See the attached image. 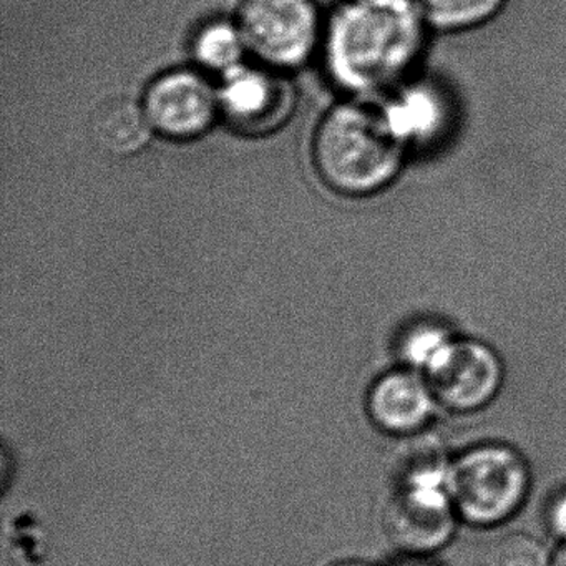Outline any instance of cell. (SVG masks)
<instances>
[{"mask_svg":"<svg viewBox=\"0 0 566 566\" xmlns=\"http://www.w3.org/2000/svg\"><path fill=\"white\" fill-rule=\"evenodd\" d=\"M392 566H440L432 555H402Z\"/></svg>","mask_w":566,"mask_h":566,"instance_id":"2e32d148","label":"cell"},{"mask_svg":"<svg viewBox=\"0 0 566 566\" xmlns=\"http://www.w3.org/2000/svg\"><path fill=\"white\" fill-rule=\"evenodd\" d=\"M453 337L455 334L433 321H422L407 327L397 344L400 366L409 367L426 376L446 353Z\"/></svg>","mask_w":566,"mask_h":566,"instance_id":"7c38bea8","label":"cell"},{"mask_svg":"<svg viewBox=\"0 0 566 566\" xmlns=\"http://www.w3.org/2000/svg\"><path fill=\"white\" fill-rule=\"evenodd\" d=\"M459 523L449 482L396 480L384 528L402 555L433 556L453 538Z\"/></svg>","mask_w":566,"mask_h":566,"instance_id":"5b68a950","label":"cell"},{"mask_svg":"<svg viewBox=\"0 0 566 566\" xmlns=\"http://www.w3.org/2000/svg\"><path fill=\"white\" fill-rule=\"evenodd\" d=\"M552 566H566V545H559L556 553H553Z\"/></svg>","mask_w":566,"mask_h":566,"instance_id":"e0dca14e","label":"cell"},{"mask_svg":"<svg viewBox=\"0 0 566 566\" xmlns=\"http://www.w3.org/2000/svg\"><path fill=\"white\" fill-rule=\"evenodd\" d=\"M543 522L549 536L559 545H566V486L556 489L549 496L543 512Z\"/></svg>","mask_w":566,"mask_h":566,"instance_id":"9a60e30c","label":"cell"},{"mask_svg":"<svg viewBox=\"0 0 566 566\" xmlns=\"http://www.w3.org/2000/svg\"><path fill=\"white\" fill-rule=\"evenodd\" d=\"M409 138L386 105H340L324 117L314 138V164L334 190L364 197L399 177Z\"/></svg>","mask_w":566,"mask_h":566,"instance_id":"7a4b0ae2","label":"cell"},{"mask_svg":"<svg viewBox=\"0 0 566 566\" xmlns=\"http://www.w3.org/2000/svg\"><path fill=\"white\" fill-rule=\"evenodd\" d=\"M430 29L462 32L495 19L509 0H416Z\"/></svg>","mask_w":566,"mask_h":566,"instance_id":"8fae6325","label":"cell"},{"mask_svg":"<svg viewBox=\"0 0 566 566\" xmlns=\"http://www.w3.org/2000/svg\"><path fill=\"white\" fill-rule=\"evenodd\" d=\"M150 127L145 108L125 97L102 102L91 122L95 144L114 155L142 150L150 138Z\"/></svg>","mask_w":566,"mask_h":566,"instance_id":"30bf717a","label":"cell"},{"mask_svg":"<svg viewBox=\"0 0 566 566\" xmlns=\"http://www.w3.org/2000/svg\"><path fill=\"white\" fill-rule=\"evenodd\" d=\"M220 107L240 130L264 132L276 128L290 115L293 94L276 75L237 67L228 72Z\"/></svg>","mask_w":566,"mask_h":566,"instance_id":"9c48e42d","label":"cell"},{"mask_svg":"<svg viewBox=\"0 0 566 566\" xmlns=\"http://www.w3.org/2000/svg\"><path fill=\"white\" fill-rule=\"evenodd\" d=\"M437 410L439 403L429 380L409 367L387 370L367 394V413L374 426L399 439L427 432Z\"/></svg>","mask_w":566,"mask_h":566,"instance_id":"ba28073f","label":"cell"},{"mask_svg":"<svg viewBox=\"0 0 566 566\" xmlns=\"http://www.w3.org/2000/svg\"><path fill=\"white\" fill-rule=\"evenodd\" d=\"M532 485L528 460L510 443H475L450 460V500L459 522L472 528L512 522L525 506Z\"/></svg>","mask_w":566,"mask_h":566,"instance_id":"3957f363","label":"cell"},{"mask_svg":"<svg viewBox=\"0 0 566 566\" xmlns=\"http://www.w3.org/2000/svg\"><path fill=\"white\" fill-rule=\"evenodd\" d=\"M548 546L530 535L513 532L496 538L483 556V566H552Z\"/></svg>","mask_w":566,"mask_h":566,"instance_id":"5bb4252c","label":"cell"},{"mask_svg":"<svg viewBox=\"0 0 566 566\" xmlns=\"http://www.w3.org/2000/svg\"><path fill=\"white\" fill-rule=\"evenodd\" d=\"M426 379L439 409L470 416L495 402L505 384V366L489 344L455 336Z\"/></svg>","mask_w":566,"mask_h":566,"instance_id":"8992f818","label":"cell"},{"mask_svg":"<svg viewBox=\"0 0 566 566\" xmlns=\"http://www.w3.org/2000/svg\"><path fill=\"white\" fill-rule=\"evenodd\" d=\"M334 566H373V565H369V563L357 562V559H350V562L337 563V565H334Z\"/></svg>","mask_w":566,"mask_h":566,"instance_id":"ac0fdd59","label":"cell"},{"mask_svg":"<svg viewBox=\"0 0 566 566\" xmlns=\"http://www.w3.org/2000/svg\"><path fill=\"white\" fill-rule=\"evenodd\" d=\"M237 28L258 57L293 67L316 45L319 12L314 0H241Z\"/></svg>","mask_w":566,"mask_h":566,"instance_id":"277c9868","label":"cell"},{"mask_svg":"<svg viewBox=\"0 0 566 566\" xmlns=\"http://www.w3.org/2000/svg\"><path fill=\"white\" fill-rule=\"evenodd\" d=\"M151 127L171 138H193L213 124L220 97L201 75L175 71L158 77L145 95Z\"/></svg>","mask_w":566,"mask_h":566,"instance_id":"52a82bcc","label":"cell"},{"mask_svg":"<svg viewBox=\"0 0 566 566\" xmlns=\"http://www.w3.org/2000/svg\"><path fill=\"white\" fill-rule=\"evenodd\" d=\"M243 45L240 29L228 22H213L198 34L195 54L205 67L228 74L238 67Z\"/></svg>","mask_w":566,"mask_h":566,"instance_id":"4fadbf2b","label":"cell"},{"mask_svg":"<svg viewBox=\"0 0 566 566\" xmlns=\"http://www.w3.org/2000/svg\"><path fill=\"white\" fill-rule=\"evenodd\" d=\"M429 29L416 0H349L331 31L334 72L354 91L396 87L419 64Z\"/></svg>","mask_w":566,"mask_h":566,"instance_id":"6da1fadb","label":"cell"}]
</instances>
